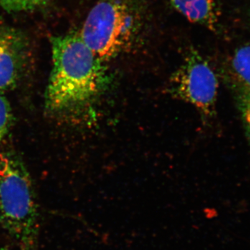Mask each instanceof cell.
<instances>
[{
	"label": "cell",
	"mask_w": 250,
	"mask_h": 250,
	"mask_svg": "<svg viewBox=\"0 0 250 250\" xmlns=\"http://www.w3.org/2000/svg\"><path fill=\"white\" fill-rule=\"evenodd\" d=\"M4 93L0 91V143L9 137L14 125L12 108Z\"/></svg>",
	"instance_id": "obj_8"
},
{
	"label": "cell",
	"mask_w": 250,
	"mask_h": 250,
	"mask_svg": "<svg viewBox=\"0 0 250 250\" xmlns=\"http://www.w3.org/2000/svg\"><path fill=\"white\" fill-rule=\"evenodd\" d=\"M225 74L250 146V45L235 50Z\"/></svg>",
	"instance_id": "obj_6"
},
{
	"label": "cell",
	"mask_w": 250,
	"mask_h": 250,
	"mask_svg": "<svg viewBox=\"0 0 250 250\" xmlns=\"http://www.w3.org/2000/svg\"><path fill=\"white\" fill-rule=\"evenodd\" d=\"M146 22L144 0H98L79 34L104 62L139 45Z\"/></svg>",
	"instance_id": "obj_2"
},
{
	"label": "cell",
	"mask_w": 250,
	"mask_h": 250,
	"mask_svg": "<svg viewBox=\"0 0 250 250\" xmlns=\"http://www.w3.org/2000/svg\"><path fill=\"white\" fill-rule=\"evenodd\" d=\"M52 68L45 95L51 116L70 120L83 114L111 83L104 62L72 32L51 40Z\"/></svg>",
	"instance_id": "obj_1"
},
{
	"label": "cell",
	"mask_w": 250,
	"mask_h": 250,
	"mask_svg": "<svg viewBox=\"0 0 250 250\" xmlns=\"http://www.w3.org/2000/svg\"><path fill=\"white\" fill-rule=\"evenodd\" d=\"M170 2L190 22L216 30L220 17L216 0H170Z\"/></svg>",
	"instance_id": "obj_7"
},
{
	"label": "cell",
	"mask_w": 250,
	"mask_h": 250,
	"mask_svg": "<svg viewBox=\"0 0 250 250\" xmlns=\"http://www.w3.org/2000/svg\"><path fill=\"white\" fill-rule=\"evenodd\" d=\"M48 0H0V6L7 11L22 12L39 9L47 4Z\"/></svg>",
	"instance_id": "obj_9"
},
{
	"label": "cell",
	"mask_w": 250,
	"mask_h": 250,
	"mask_svg": "<svg viewBox=\"0 0 250 250\" xmlns=\"http://www.w3.org/2000/svg\"><path fill=\"white\" fill-rule=\"evenodd\" d=\"M218 90L214 71L195 50L188 52L171 77L169 86L172 96L190 104L207 118L215 113Z\"/></svg>",
	"instance_id": "obj_4"
},
{
	"label": "cell",
	"mask_w": 250,
	"mask_h": 250,
	"mask_svg": "<svg viewBox=\"0 0 250 250\" xmlns=\"http://www.w3.org/2000/svg\"><path fill=\"white\" fill-rule=\"evenodd\" d=\"M0 225L20 250H39L35 188L24 162L14 152H0Z\"/></svg>",
	"instance_id": "obj_3"
},
{
	"label": "cell",
	"mask_w": 250,
	"mask_h": 250,
	"mask_svg": "<svg viewBox=\"0 0 250 250\" xmlns=\"http://www.w3.org/2000/svg\"><path fill=\"white\" fill-rule=\"evenodd\" d=\"M28 58V42L18 29L0 24V91L17 86Z\"/></svg>",
	"instance_id": "obj_5"
}]
</instances>
